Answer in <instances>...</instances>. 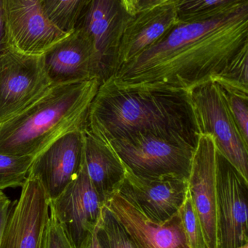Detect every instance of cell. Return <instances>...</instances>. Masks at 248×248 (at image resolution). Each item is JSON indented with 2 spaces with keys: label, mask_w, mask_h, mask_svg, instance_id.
Segmentation results:
<instances>
[{
  "label": "cell",
  "mask_w": 248,
  "mask_h": 248,
  "mask_svg": "<svg viewBox=\"0 0 248 248\" xmlns=\"http://www.w3.org/2000/svg\"><path fill=\"white\" fill-rule=\"evenodd\" d=\"M104 203L89 179L84 160L78 176L50 201V208L74 248H79L99 224Z\"/></svg>",
  "instance_id": "7c38bea8"
},
{
  "label": "cell",
  "mask_w": 248,
  "mask_h": 248,
  "mask_svg": "<svg viewBox=\"0 0 248 248\" xmlns=\"http://www.w3.org/2000/svg\"><path fill=\"white\" fill-rule=\"evenodd\" d=\"M19 199L11 206L0 248H42L50 201L36 178L28 175Z\"/></svg>",
  "instance_id": "30bf717a"
},
{
  "label": "cell",
  "mask_w": 248,
  "mask_h": 248,
  "mask_svg": "<svg viewBox=\"0 0 248 248\" xmlns=\"http://www.w3.org/2000/svg\"><path fill=\"white\" fill-rule=\"evenodd\" d=\"M11 203L8 197L2 190H0V243L11 209Z\"/></svg>",
  "instance_id": "484cf974"
},
{
  "label": "cell",
  "mask_w": 248,
  "mask_h": 248,
  "mask_svg": "<svg viewBox=\"0 0 248 248\" xmlns=\"http://www.w3.org/2000/svg\"><path fill=\"white\" fill-rule=\"evenodd\" d=\"M8 48L6 39L5 25L3 14L2 0H0V52Z\"/></svg>",
  "instance_id": "4316f807"
},
{
  "label": "cell",
  "mask_w": 248,
  "mask_h": 248,
  "mask_svg": "<svg viewBox=\"0 0 248 248\" xmlns=\"http://www.w3.org/2000/svg\"><path fill=\"white\" fill-rule=\"evenodd\" d=\"M163 1V0H137L136 13L145 10V9L149 8Z\"/></svg>",
  "instance_id": "f546056e"
},
{
  "label": "cell",
  "mask_w": 248,
  "mask_h": 248,
  "mask_svg": "<svg viewBox=\"0 0 248 248\" xmlns=\"http://www.w3.org/2000/svg\"><path fill=\"white\" fill-rule=\"evenodd\" d=\"M43 59L52 85L97 78L91 46L78 31H74L45 52Z\"/></svg>",
  "instance_id": "e0dca14e"
},
{
  "label": "cell",
  "mask_w": 248,
  "mask_h": 248,
  "mask_svg": "<svg viewBox=\"0 0 248 248\" xmlns=\"http://www.w3.org/2000/svg\"><path fill=\"white\" fill-rule=\"evenodd\" d=\"M97 78L52 85L37 100L0 123V154L36 157L67 133L85 129Z\"/></svg>",
  "instance_id": "3957f363"
},
{
  "label": "cell",
  "mask_w": 248,
  "mask_h": 248,
  "mask_svg": "<svg viewBox=\"0 0 248 248\" xmlns=\"http://www.w3.org/2000/svg\"><path fill=\"white\" fill-rule=\"evenodd\" d=\"M35 157L0 154V190L22 187Z\"/></svg>",
  "instance_id": "44dd1931"
},
{
  "label": "cell",
  "mask_w": 248,
  "mask_h": 248,
  "mask_svg": "<svg viewBox=\"0 0 248 248\" xmlns=\"http://www.w3.org/2000/svg\"><path fill=\"white\" fill-rule=\"evenodd\" d=\"M185 234L190 248H206L200 221L188 193L179 211Z\"/></svg>",
  "instance_id": "603a6c76"
},
{
  "label": "cell",
  "mask_w": 248,
  "mask_h": 248,
  "mask_svg": "<svg viewBox=\"0 0 248 248\" xmlns=\"http://www.w3.org/2000/svg\"><path fill=\"white\" fill-rule=\"evenodd\" d=\"M90 0H42L44 11L51 23L66 33L75 31Z\"/></svg>",
  "instance_id": "d6986e66"
},
{
  "label": "cell",
  "mask_w": 248,
  "mask_h": 248,
  "mask_svg": "<svg viewBox=\"0 0 248 248\" xmlns=\"http://www.w3.org/2000/svg\"><path fill=\"white\" fill-rule=\"evenodd\" d=\"M96 234L102 248H134L125 229L105 204Z\"/></svg>",
  "instance_id": "ffe728a7"
},
{
  "label": "cell",
  "mask_w": 248,
  "mask_h": 248,
  "mask_svg": "<svg viewBox=\"0 0 248 248\" xmlns=\"http://www.w3.org/2000/svg\"><path fill=\"white\" fill-rule=\"evenodd\" d=\"M245 1L247 0H179L176 10L179 20L185 21Z\"/></svg>",
  "instance_id": "7402d4cb"
},
{
  "label": "cell",
  "mask_w": 248,
  "mask_h": 248,
  "mask_svg": "<svg viewBox=\"0 0 248 248\" xmlns=\"http://www.w3.org/2000/svg\"><path fill=\"white\" fill-rule=\"evenodd\" d=\"M125 169L119 189L151 221L164 223L179 212L189 193L187 178L176 173L140 176Z\"/></svg>",
  "instance_id": "5bb4252c"
},
{
  "label": "cell",
  "mask_w": 248,
  "mask_h": 248,
  "mask_svg": "<svg viewBox=\"0 0 248 248\" xmlns=\"http://www.w3.org/2000/svg\"><path fill=\"white\" fill-rule=\"evenodd\" d=\"M127 16L119 0H90L76 28L91 46L100 82L117 68L119 33Z\"/></svg>",
  "instance_id": "9c48e42d"
},
{
  "label": "cell",
  "mask_w": 248,
  "mask_h": 248,
  "mask_svg": "<svg viewBox=\"0 0 248 248\" xmlns=\"http://www.w3.org/2000/svg\"><path fill=\"white\" fill-rule=\"evenodd\" d=\"M84 131L64 134L32 162L29 174L40 182L50 201L58 198L81 170L84 163Z\"/></svg>",
  "instance_id": "9a60e30c"
},
{
  "label": "cell",
  "mask_w": 248,
  "mask_h": 248,
  "mask_svg": "<svg viewBox=\"0 0 248 248\" xmlns=\"http://www.w3.org/2000/svg\"><path fill=\"white\" fill-rule=\"evenodd\" d=\"M2 8L7 46L19 53L42 56L70 34L51 23L42 0H2Z\"/></svg>",
  "instance_id": "52a82bcc"
},
{
  "label": "cell",
  "mask_w": 248,
  "mask_h": 248,
  "mask_svg": "<svg viewBox=\"0 0 248 248\" xmlns=\"http://www.w3.org/2000/svg\"><path fill=\"white\" fill-rule=\"evenodd\" d=\"M218 248L248 244V181L217 150Z\"/></svg>",
  "instance_id": "ba28073f"
},
{
  "label": "cell",
  "mask_w": 248,
  "mask_h": 248,
  "mask_svg": "<svg viewBox=\"0 0 248 248\" xmlns=\"http://www.w3.org/2000/svg\"><path fill=\"white\" fill-rule=\"evenodd\" d=\"M42 248H74L50 208Z\"/></svg>",
  "instance_id": "d4e9b609"
},
{
  "label": "cell",
  "mask_w": 248,
  "mask_h": 248,
  "mask_svg": "<svg viewBox=\"0 0 248 248\" xmlns=\"http://www.w3.org/2000/svg\"><path fill=\"white\" fill-rule=\"evenodd\" d=\"M223 91L237 128L245 141L248 143V95L224 90Z\"/></svg>",
  "instance_id": "cb8c5ba5"
},
{
  "label": "cell",
  "mask_w": 248,
  "mask_h": 248,
  "mask_svg": "<svg viewBox=\"0 0 248 248\" xmlns=\"http://www.w3.org/2000/svg\"><path fill=\"white\" fill-rule=\"evenodd\" d=\"M178 1L163 0L133 16H127L119 33L116 70L152 46L179 21Z\"/></svg>",
  "instance_id": "2e32d148"
},
{
  "label": "cell",
  "mask_w": 248,
  "mask_h": 248,
  "mask_svg": "<svg viewBox=\"0 0 248 248\" xmlns=\"http://www.w3.org/2000/svg\"><path fill=\"white\" fill-rule=\"evenodd\" d=\"M124 10L129 16H133L136 13V1L135 0H119Z\"/></svg>",
  "instance_id": "f1b7e54d"
},
{
  "label": "cell",
  "mask_w": 248,
  "mask_h": 248,
  "mask_svg": "<svg viewBox=\"0 0 248 248\" xmlns=\"http://www.w3.org/2000/svg\"><path fill=\"white\" fill-rule=\"evenodd\" d=\"M84 160L92 185L104 202L119 190L125 179V169L113 150L84 131Z\"/></svg>",
  "instance_id": "ac0fdd59"
},
{
  "label": "cell",
  "mask_w": 248,
  "mask_h": 248,
  "mask_svg": "<svg viewBox=\"0 0 248 248\" xmlns=\"http://www.w3.org/2000/svg\"><path fill=\"white\" fill-rule=\"evenodd\" d=\"M248 49V0L180 21L109 77L125 87L189 93L215 81Z\"/></svg>",
  "instance_id": "6da1fadb"
},
{
  "label": "cell",
  "mask_w": 248,
  "mask_h": 248,
  "mask_svg": "<svg viewBox=\"0 0 248 248\" xmlns=\"http://www.w3.org/2000/svg\"><path fill=\"white\" fill-rule=\"evenodd\" d=\"M217 149L211 136L200 134L188 178L189 193L202 226L206 248H218Z\"/></svg>",
  "instance_id": "4fadbf2b"
},
{
  "label": "cell",
  "mask_w": 248,
  "mask_h": 248,
  "mask_svg": "<svg viewBox=\"0 0 248 248\" xmlns=\"http://www.w3.org/2000/svg\"><path fill=\"white\" fill-rule=\"evenodd\" d=\"M188 93L199 134L211 136L218 153L248 181V143L237 128L221 87L209 81Z\"/></svg>",
  "instance_id": "277c9868"
},
{
  "label": "cell",
  "mask_w": 248,
  "mask_h": 248,
  "mask_svg": "<svg viewBox=\"0 0 248 248\" xmlns=\"http://www.w3.org/2000/svg\"><path fill=\"white\" fill-rule=\"evenodd\" d=\"M87 130L106 144L115 139L147 133L196 147L199 134L186 92L100 83L90 105Z\"/></svg>",
  "instance_id": "7a4b0ae2"
},
{
  "label": "cell",
  "mask_w": 248,
  "mask_h": 248,
  "mask_svg": "<svg viewBox=\"0 0 248 248\" xmlns=\"http://www.w3.org/2000/svg\"><path fill=\"white\" fill-rule=\"evenodd\" d=\"M104 204L122 224L134 248H190L179 212L165 222H154L121 189Z\"/></svg>",
  "instance_id": "8fae6325"
},
{
  "label": "cell",
  "mask_w": 248,
  "mask_h": 248,
  "mask_svg": "<svg viewBox=\"0 0 248 248\" xmlns=\"http://www.w3.org/2000/svg\"><path fill=\"white\" fill-rule=\"evenodd\" d=\"M51 86L43 55H23L9 47L0 52V123L23 111Z\"/></svg>",
  "instance_id": "8992f818"
},
{
  "label": "cell",
  "mask_w": 248,
  "mask_h": 248,
  "mask_svg": "<svg viewBox=\"0 0 248 248\" xmlns=\"http://www.w3.org/2000/svg\"><path fill=\"white\" fill-rule=\"evenodd\" d=\"M97 228V227H96ZM96 228L94 231L88 234L85 240L82 243L81 246L79 248H102L99 244L98 240L97 234H96Z\"/></svg>",
  "instance_id": "83f0119b"
},
{
  "label": "cell",
  "mask_w": 248,
  "mask_h": 248,
  "mask_svg": "<svg viewBox=\"0 0 248 248\" xmlns=\"http://www.w3.org/2000/svg\"><path fill=\"white\" fill-rule=\"evenodd\" d=\"M137 1V0H135V1Z\"/></svg>",
  "instance_id": "1f68e13d"
},
{
  "label": "cell",
  "mask_w": 248,
  "mask_h": 248,
  "mask_svg": "<svg viewBox=\"0 0 248 248\" xmlns=\"http://www.w3.org/2000/svg\"><path fill=\"white\" fill-rule=\"evenodd\" d=\"M125 169L140 176L176 173L189 178L195 147L179 140L136 133L106 143Z\"/></svg>",
  "instance_id": "5b68a950"
},
{
  "label": "cell",
  "mask_w": 248,
  "mask_h": 248,
  "mask_svg": "<svg viewBox=\"0 0 248 248\" xmlns=\"http://www.w3.org/2000/svg\"><path fill=\"white\" fill-rule=\"evenodd\" d=\"M237 248H248V245H245V246H241V247H239Z\"/></svg>",
  "instance_id": "4dcf8cb0"
}]
</instances>
